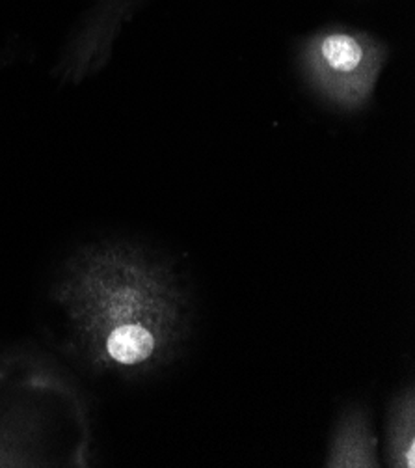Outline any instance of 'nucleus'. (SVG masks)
I'll return each instance as SVG.
<instances>
[{
    "label": "nucleus",
    "instance_id": "nucleus-1",
    "mask_svg": "<svg viewBox=\"0 0 415 468\" xmlns=\"http://www.w3.org/2000/svg\"><path fill=\"white\" fill-rule=\"evenodd\" d=\"M89 344L123 369L150 371L177 353L187 317L170 272L127 252L89 260L71 286Z\"/></svg>",
    "mask_w": 415,
    "mask_h": 468
},
{
    "label": "nucleus",
    "instance_id": "nucleus-2",
    "mask_svg": "<svg viewBox=\"0 0 415 468\" xmlns=\"http://www.w3.org/2000/svg\"><path fill=\"white\" fill-rule=\"evenodd\" d=\"M388 57L386 47L365 32L328 28L302 47V69L309 84L332 105L361 109L375 90Z\"/></svg>",
    "mask_w": 415,
    "mask_h": 468
},
{
    "label": "nucleus",
    "instance_id": "nucleus-3",
    "mask_svg": "<svg viewBox=\"0 0 415 468\" xmlns=\"http://www.w3.org/2000/svg\"><path fill=\"white\" fill-rule=\"evenodd\" d=\"M328 463L330 466L377 464V459L373 457V439L363 424V418H347V422H343L334 444V455Z\"/></svg>",
    "mask_w": 415,
    "mask_h": 468
},
{
    "label": "nucleus",
    "instance_id": "nucleus-4",
    "mask_svg": "<svg viewBox=\"0 0 415 468\" xmlns=\"http://www.w3.org/2000/svg\"><path fill=\"white\" fill-rule=\"evenodd\" d=\"M389 450L393 466H415L413 437V394L406 392L391 410L389 418Z\"/></svg>",
    "mask_w": 415,
    "mask_h": 468
}]
</instances>
